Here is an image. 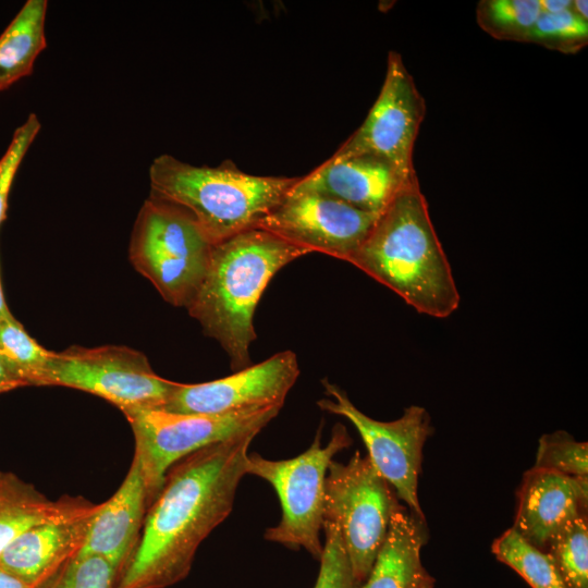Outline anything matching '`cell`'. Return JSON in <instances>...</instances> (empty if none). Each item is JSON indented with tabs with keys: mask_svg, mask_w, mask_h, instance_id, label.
Returning <instances> with one entry per match:
<instances>
[{
	"mask_svg": "<svg viewBox=\"0 0 588 588\" xmlns=\"http://www.w3.org/2000/svg\"><path fill=\"white\" fill-rule=\"evenodd\" d=\"M258 433L205 446L169 469L114 588H167L188 575L200 543L233 509Z\"/></svg>",
	"mask_w": 588,
	"mask_h": 588,
	"instance_id": "cell-1",
	"label": "cell"
},
{
	"mask_svg": "<svg viewBox=\"0 0 588 588\" xmlns=\"http://www.w3.org/2000/svg\"><path fill=\"white\" fill-rule=\"evenodd\" d=\"M348 262L418 313L446 318L458 308L460 293L419 182L405 187L379 215Z\"/></svg>",
	"mask_w": 588,
	"mask_h": 588,
	"instance_id": "cell-2",
	"label": "cell"
},
{
	"mask_svg": "<svg viewBox=\"0 0 588 588\" xmlns=\"http://www.w3.org/2000/svg\"><path fill=\"white\" fill-rule=\"evenodd\" d=\"M309 253L259 228L212 246L208 269L186 308L204 332L219 342L234 371L250 365L254 314L270 280Z\"/></svg>",
	"mask_w": 588,
	"mask_h": 588,
	"instance_id": "cell-3",
	"label": "cell"
},
{
	"mask_svg": "<svg viewBox=\"0 0 588 588\" xmlns=\"http://www.w3.org/2000/svg\"><path fill=\"white\" fill-rule=\"evenodd\" d=\"M298 180L249 174L230 160L198 167L168 154L149 168L151 196L184 209L213 245L257 228Z\"/></svg>",
	"mask_w": 588,
	"mask_h": 588,
	"instance_id": "cell-4",
	"label": "cell"
},
{
	"mask_svg": "<svg viewBox=\"0 0 588 588\" xmlns=\"http://www.w3.org/2000/svg\"><path fill=\"white\" fill-rule=\"evenodd\" d=\"M212 246L184 209L150 196L134 224L130 259L168 303L187 307L208 269Z\"/></svg>",
	"mask_w": 588,
	"mask_h": 588,
	"instance_id": "cell-5",
	"label": "cell"
},
{
	"mask_svg": "<svg viewBox=\"0 0 588 588\" xmlns=\"http://www.w3.org/2000/svg\"><path fill=\"white\" fill-rule=\"evenodd\" d=\"M321 426L311 445L296 457L272 461L258 453L247 456L246 474L268 481L275 490L282 517L269 527L265 539L286 548L305 549L319 560L323 546L320 531L323 527L326 475L333 456L352 443L346 428L336 424L326 446L321 445Z\"/></svg>",
	"mask_w": 588,
	"mask_h": 588,
	"instance_id": "cell-6",
	"label": "cell"
},
{
	"mask_svg": "<svg viewBox=\"0 0 588 588\" xmlns=\"http://www.w3.org/2000/svg\"><path fill=\"white\" fill-rule=\"evenodd\" d=\"M280 409L269 406L219 415L177 414L158 408L124 412L134 433V455L140 463L149 505L175 463L210 444L250 431L260 432Z\"/></svg>",
	"mask_w": 588,
	"mask_h": 588,
	"instance_id": "cell-7",
	"label": "cell"
},
{
	"mask_svg": "<svg viewBox=\"0 0 588 588\" xmlns=\"http://www.w3.org/2000/svg\"><path fill=\"white\" fill-rule=\"evenodd\" d=\"M397 500L389 482L359 451L346 464L330 463L323 520L338 526L354 576L362 585L385 540Z\"/></svg>",
	"mask_w": 588,
	"mask_h": 588,
	"instance_id": "cell-8",
	"label": "cell"
},
{
	"mask_svg": "<svg viewBox=\"0 0 588 588\" xmlns=\"http://www.w3.org/2000/svg\"><path fill=\"white\" fill-rule=\"evenodd\" d=\"M36 385L82 390L107 400L124 413L160 408L176 382L156 375L144 354L109 345L51 352Z\"/></svg>",
	"mask_w": 588,
	"mask_h": 588,
	"instance_id": "cell-9",
	"label": "cell"
},
{
	"mask_svg": "<svg viewBox=\"0 0 588 588\" xmlns=\"http://www.w3.org/2000/svg\"><path fill=\"white\" fill-rule=\"evenodd\" d=\"M321 382L327 397L319 400L318 406L353 424L368 450L367 456L396 498L405 502L411 512L426 518L418 500V477L422 448L433 431L428 412L412 405L399 419L379 421L360 412L340 387L327 379Z\"/></svg>",
	"mask_w": 588,
	"mask_h": 588,
	"instance_id": "cell-10",
	"label": "cell"
},
{
	"mask_svg": "<svg viewBox=\"0 0 588 588\" xmlns=\"http://www.w3.org/2000/svg\"><path fill=\"white\" fill-rule=\"evenodd\" d=\"M425 114L426 101L401 54L390 51L379 96L362 125L331 158L372 155L390 162L407 180H418L413 151Z\"/></svg>",
	"mask_w": 588,
	"mask_h": 588,
	"instance_id": "cell-11",
	"label": "cell"
},
{
	"mask_svg": "<svg viewBox=\"0 0 588 588\" xmlns=\"http://www.w3.org/2000/svg\"><path fill=\"white\" fill-rule=\"evenodd\" d=\"M378 217V213L293 186L257 228L305 247L310 253H323L348 262Z\"/></svg>",
	"mask_w": 588,
	"mask_h": 588,
	"instance_id": "cell-12",
	"label": "cell"
},
{
	"mask_svg": "<svg viewBox=\"0 0 588 588\" xmlns=\"http://www.w3.org/2000/svg\"><path fill=\"white\" fill-rule=\"evenodd\" d=\"M298 375L296 354L284 351L221 379L197 384L176 382L158 409L177 414L219 415L250 408L282 407Z\"/></svg>",
	"mask_w": 588,
	"mask_h": 588,
	"instance_id": "cell-13",
	"label": "cell"
},
{
	"mask_svg": "<svg viewBox=\"0 0 588 588\" xmlns=\"http://www.w3.org/2000/svg\"><path fill=\"white\" fill-rule=\"evenodd\" d=\"M588 479L531 467L517 493L513 528L531 546L547 552L571 523L587 516Z\"/></svg>",
	"mask_w": 588,
	"mask_h": 588,
	"instance_id": "cell-14",
	"label": "cell"
},
{
	"mask_svg": "<svg viewBox=\"0 0 588 588\" xmlns=\"http://www.w3.org/2000/svg\"><path fill=\"white\" fill-rule=\"evenodd\" d=\"M418 180H407L390 162L372 155L329 158L299 177L295 189L314 192L356 209L383 212L392 200Z\"/></svg>",
	"mask_w": 588,
	"mask_h": 588,
	"instance_id": "cell-15",
	"label": "cell"
},
{
	"mask_svg": "<svg viewBox=\"0 0 588 588\" xmlns=\"http://www.w3.org/2000/svg\"><path fill=\"white\" fill-rule=\"evenodd\" d=\"M148 506L144 474L134 455L119 489L94 513L77 555H100L117 568L119 576L139 539Z\"/></svg>",
	"mask_w": 588,
	"mask_h": 588,
	"instance_id": "cell-16",
	"label": "cell"
},
{
	"mask_svg": "<svg viewBox=\"0 0 588 588\" xmlns=\"http://www.w3.org/2000/svg\"><path fill=\"white\" fill-rule=\"evenodd\" d=\"M97 509L27 529L0 553V567L40 588L78 554Z\"/></svg>",
	"mask_w": 588,
	"mask_h": 588,
	"instance_id": "cell-17",
	"label": "cell"
},
{
	"mask_svg": "<svg viewBox=\"0 0 588 588\" xmlns=\"http://www.w3.org/2000/svg\"><path fill=\"white\" fill-rule=\"evenodd\" d=\"M426 518L396 503L385 540L362 588H422L433 580L421 563Z\"/></svg>",
	"mask_w": 588,
	"mask_h": 588,
	"instance_id": "cell-18",
	"label": "cell"
},
{
	"mask_svg": "<svg viewBox=\"0 0 588 588\" xmlns=\"http://www.w3.org/2000/svg\"><path fill=\"white\" fill-rule=\"evenodd\" d=\"M97 506L81 497L51 500L15 474L0 470V553L36 525L81 516Z\"/></svg>",
	"mask_w": 588,
	"mask_h": 588,
	"instance_id": "cell-19",
	"label": "cell"
},
{
	"mask_svg": "<svg viewBox=\"0 0 588 588\" xmlns=\"http://www.w3.org/2000/svg\"><path fill=\"white\" fill-rule=\"evenodd\" d=\"M46 0H27L0 35V91L28 76L47 46Z\"/></svg>",
	"mask_w": 588,
	"mask_h": 588,
	"instance_id": "cell-20",
	"label": "cell"
},
{
	"mask_svg": "<svg viewBox=\"0 0 588 588\" xmlns=\"http://www.w3.org/2000/svg\"><path fill=\"white\" fill-rule=\"evenodd\" d=\"M491 551L531 588H567L552 558L531 546L513 527L493 541Z\"/></svg>",
	"mask_w": 588,
	"mask_h": 588,
	"instance_id": "cell-21",
	"label": "cell"
},
{
	"mask_svg": "<svg viewBox=\"0 0 588 588\" xmlns=\"http://www.w3.org/2000/svg\"><path fill=\"white\" fill-rule=\"evenodd\" d=\"M541 13L540 0H481L476 20L495 39L527 42Z\"/></svg>",
	"mask_w": 588,
	"mask_h": 588,
	"instance_id": "cell-22",
	"label": "cell"
},
{
	"mask_svg": "<svg viewBox=\"0 0 588 588\" xmlns=\"http://www.w3.org/2000/svg\"><path fill=\"white\" fill-rule=\"evenodd\" d=\"M50 354L13 316L0 321V359L23 385H36Z\"/></svg>",
	"mask_w": 588,
	"mask_h": 588,
	"instance_id": "cell-23",
	"label": "cell"
},
{
	"mask_svg": "<svg viewBox=\"0 0 588 588\" xmlns=\"http://www.w3.org/2000/svg\"><path fill=\"white\" fill-rule=\"evenodd\" d=\"M552 558L567 588H588V519L571 523L549 546Z\"/></svg>",
	"mask_w": 588,
	"mask_h": 588,
	"instance_id": "cell-24",
	"label": "cell"
},
{
	"mask_svg": "<svg viewBox=\"0 0 588 588\" xmlns=\"http://www.w3.org/2000/svg\"><path fill=\"white\" fill-rule=\"evenodd\" d=\"M527 42L562 53H576L588 44V21L571 9L560 13H541Z\"/></svg>",
	"mask_w": 588,
	"mask_h": 588,
	"instance_id": "cell-25",
	"label": "cell"
},
{
	"mask_svg": "<svg viewBox=\"0 0 588 588\" xmlns=\"http://www.w3.org/2000/svg\"><path fill=\"white\" fill-rule=\"evenodd\" d=\"M535 468L567 476L587 477L588 444L566 431L546 433L539 439Z\"/></svg>",
	"mask_w": 588,
	"mask_h": 588,
	"instance_id": "cell-26",
	"label": "cell"
},
{
	"mask_svg": "<svg viewBox=\"0 0 588 588\" xmlns=\"http://www.w3.org/2000/svg\"><path fill=\"white\" fill-rule=\"evenodd\" d=\"M117 568L100 555H76L40 588H114Z\"/></svg>",
	"mask_w": 588,
	"mask_h": 588,
	"instance_id": "cell-27",
	"label": "cell"
},
{
	"mask_svg": "<svg viewBox=\"0 0 588 588\" xmlns=\"http://www.w3.org/2000/svg\"><path fill=\"white\" fill-rule=\"evenodd\" d=\"M324 543L314 588H362L354 576L338 526L323 520Z\"/></svg>",
	"mask_w": 588,
	"mask_h": 588,
	"instance_id": "cell-28",
	"label": "cell"
},
{
	"mask_svg": "<svg viewBox=\"0 0 588 588\" xmlns=\"http://www.w3.org/2000/svg\"><path fill=\"white\" fill-rule=\"evenodd\" d=\"M41 124L36 114L32 113L14 131L9 147L0 158V224L4 220L9 193L28 148L40 131Z\"/></svg>",
	"mask_w": 588,
	"mask_h": 588,
	"instance_id": "cell-29",
	"label": "cell"
},
{
	"mask_svg": "<svg viewBox=\"0 0 588 588\" xmlns=\"http://www.w3.org/2000/svg\"><path fill=\"white\" fill-rule=\"evenodd\" d=\"M24 387L0 359V393Z\"/></svg>",
	"mask_w": 588,
	"mask_h": 588,
	"instance_id": "cell-30",
	"label": "cell"
},
{
	"mask_svg": "<svg viewBox=\"0 0 588 588\" xmlns=\"http://www.w3.org/2000/svg\"><path fill=\"white\" fill-rule=\"evenodd\" d=\"M0 588H35L0 567Z\"/></svg>",
	"mask_w": 588,
	"mask_h": 588,
	"instance_id": "cell-31",
	"label": "cell"
},
{
	"mask_svg": "<svg viewBox=\"0 0 588 588\" xmlns=\"http://www.w3.org/2000/svg\"><path fill=\"white\" fill-rule=\"evenodd\" d=\"M542 13H560L571 9L572 0H540Z\"/></svg>",
	"mask_w": 588,
	"mask_h": 588,
	"instance_id": "cell-32",
	"label": "cell"
},
{
	"mask_svg": "<svg viewBox=\"0 0 588 588\" xmlns=\"http://www.w3.org/2000/svg\"><path fill=\"white\" fill-rule=\"evenodd\" d=\"M588 2L585 0H572L571 10L581 19L588 21Z\"/></svg>",
	"mask_w": 588,
	"mask_h": 588,
	"instance_id": "cell-33",
	"label": "cell"
},
{
	"mask_svg": "<svg viewBox=\"0 0 588 588\" xmlns=\"http://www.w3.org/2000/svg\"><path fill=\"white\" fill-rule=\"evenodd\" d=\"M12 316V314L10 313L8 306H7V303H5V299H4V296H3V291H2V287H1V281H0V321Z\"/></svg>",
	"mask_w": 588,
	"mask_h": 588,
	"instance_id": "cell-34",
	"label": "cell"
},
{
	"mask_svg": "<svg viewBox=\"0 0 588 588\" xmlns=\"http://www.w3.org/2000/svg\"><path fill=\"white\" fill-rule=\"evenodd\" d=\"M434 586V579L426 584L422 588H433Z\"/></svg>",
	"mask_w": 588,
	"mask_h": 588,
	"instance_id": "cell-35",
	"label": "cell"
}]
</instances>
